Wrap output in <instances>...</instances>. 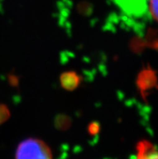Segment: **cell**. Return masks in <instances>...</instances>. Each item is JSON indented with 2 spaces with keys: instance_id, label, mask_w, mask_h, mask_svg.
I'll return each mask as SVG.
<instances>
[{
  "instance_id": "3957f363",
  "label": "cell",
  "mask_w": 158,
  "mask_h": 159,
  "mask_svg": "<svg viewBox=\"0 0 158 159\" xmlns=\"http://www.w3.org/2000/svg\"><path fill=\"white\" fill-rule=\"evenodd\" d=\"M136 159H157L156 147L147 140L139 141L136 145Z\"/></svg>"
},
{
  "instance_id": "6da1fadb",
  "label": "cell",
  "mask_w": 158,
  "mask_h": 159,
  "mask_svg": "<svg viewBox=\"0 0 158 159\" xmlns=\"http://www.w3.org/2000/svg\"><path fill=\"white\" fill-rule=\"evenodd\" d=\"M16 159H52V154L44 141L28 138L18 145Z\"/></svg>"
},
{
  "instance_id": "52a82bcc",
  "label": "cell",
  "mask_w": 158,
  "mask_h": 159,
  "mask_svg": "<svg viewBox=\"0 0 158 159\" xmlns=\"http://www.w3.org/2000/svg\"><path fill=\"white\" fill-rule=\"evenodd\" d=\"M10 118V111L6 105L0 104V125Z\"/></svg>"
},
{
  "instance_id": "30bf717a",
  "label": "cell",
  "mask_w": 158,
  "mask_h": 159,
  "mask_svg": "<svg viewBox=\"0 0 158 159\" xmlns=\"http://www.w3.org/2000/svg\"><path fill=\"white\" fill-rule=\"evenodd\" d=\"M145 44H146V43H144L142 40H140V39L133 40L132 43V50L135 51V52H140V51L142 50L144 46H145Z\"/></svg>"
},
{
  "instance_id": "277c9868",
  "label": "cell",
  "mask_w": 158,
  "mask_h": 159,
  "mask_svg": "<svg viewBox=\"0 0 158 159\" xmlns=\"http://www.w3.org/2000/svg\"><path fill=\"white\" fill-rule=\"evenodd\" d=\"M81 76L74 71H67L61 74L60 82L61 87L66 91H74L80 85Z\"/></svg>"
},
{
  "instance_id": "5b68a950",
  "label": "cell",
  "mask_w": 158,
  "mask_h": 159,
  "mask_svg": "<svg viewBox=\"0 0 158 159\" xmlns=\"http://www.w3.org/2000/svg\"><path fill=\"white\" fill-rule=\"evenodd\" d=\"M120 2H119L121 7L124 9V11L129 14L133 13V12L139 11V7H137V5L140 3V1L142 0H120Z\"/></svg>"
},
{
  "instance_id": "9c48e42d",
  "label": "cell",
  "mask_w": 158,
  "mask_h": 159,
  "mask_svg": "<svg viewBox=\"0 0 158 159\" xmlns=\"http://www.w3.org/2000/svg\"><path fill=\"white\" fill-rule=\"evenodd\" d=\"M100 131V124L97 121H93L89 125L88 133L90 136H97Z\"/></svg>"
},
{
  "instance_id": "ba28073f",
  "label": "cell",
  "mask_w": 158,
  "mask_h": 159,
  "mask_svg": "<svg viewBox=\"0 0 158 159\" xmlns=\"http://www.w3.org/2000/svg\"><path fill=\"white\" fill-rule=\"evenodd\" d=\"M158 0H149V6H148V8H149V12H150V15L152 16V19L156 21L157 20V5Z\"/></svg>"
},
{
  "instance_id": "8992f818",
  "label": "cell",
  "mask_w": 158,
  "mask_h": 159,
  "mask_svg": "<svg viewBox=\"0 0 158 159\" xmlns=\"http://www.w3.org/2000/svg\"><path fill=\"white\" fill-rule=\"evenodd\" d=\"M71 120L65 115H59L55 118V127L61 131H65L70 129Z\"/></svg>"
},
{
  "instance_id": "7a4b0ae2",
  "label": "cell",
  "mask_w": 158,
  "mask_h": 159,
  "mask_svg": "<svg viewBox=\"0 0 158 159\" xmlns=\"http://www.w3.org/2000/svg\"><path fill=\"white\" fill-rule=\"evenodd\" d=\"M136 85L143 98H146L148 93L157 87V77L156 71L149 66L144 68L139 73Z\"/></svg>"
}]
</instances>
